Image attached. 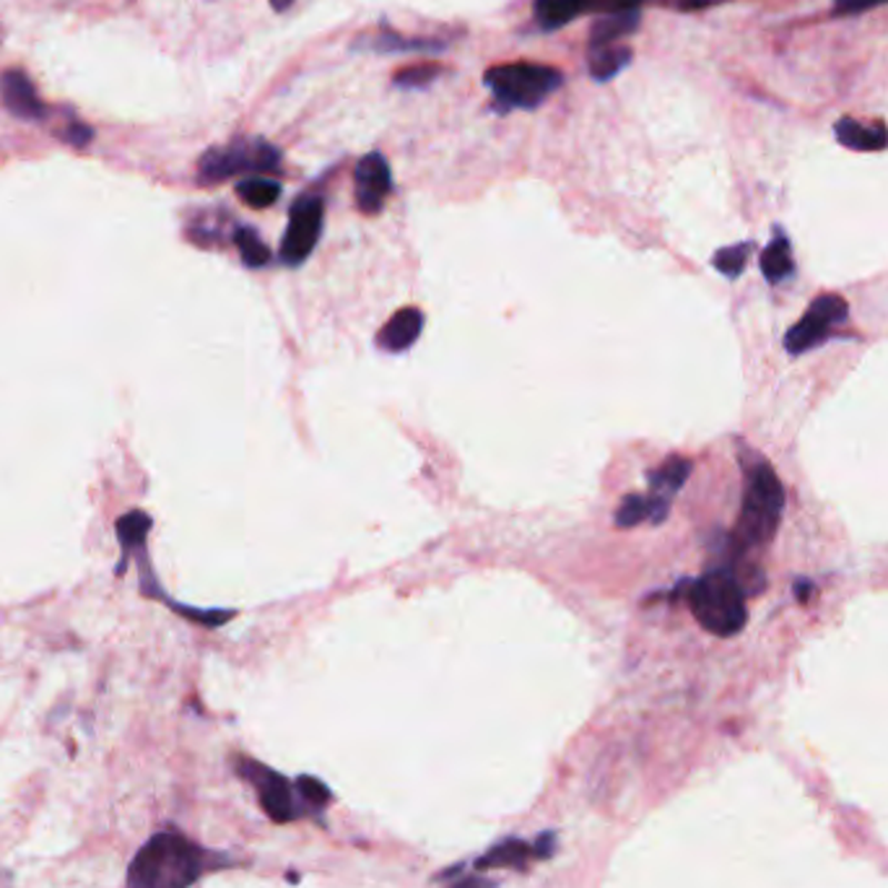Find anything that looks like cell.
<instances>
[{
  "instance_id": "6da1fadb",
  "label": "cell",
  "mask_w": 888,
  "mask_h": 888,
  "mask_svg": "<svg viewBox=\"0 0 888 888\" xmlns=\"http://www.w3.org/2000/svg\"><path fill=\"white\" fill-rule=\"evenodd\" d=\"M219 865V857L177 831H161L138 849L128 870V888H190Z\"/></svg>"
},
{
  "instance_id": "7a4b0ae2",
  "label": "cell",
  "mask_w": 888,
  "mask_h": 888,
  "mask_svg": "<svg viewBox=\"0 0 888 888\" xmlns=\"http://www.w3.org/2000/svg\"><path fill=\"white\" fill-rule=\"evenodd\" d=\"M744 501L736 530L728 538L730 559H746L751 551H761L777 536L785 509V489L775 468L767 460H744Z\"/></svg>"
},
{
  "instance_id": "3957f363",
  "label": "cell",
  "mask_w": 888,
  "mask_h": 888,
  "mask_svg": "<svg viewBox=\"0 0 888 888\" xmlns=\"http://www.w3.org/2000/svg\"><path fill=\"white\" fill-rule=\"evenodd\" d=\"M694 619L715 637H736L748 621L746 592L728 563L709 569L689 590Z\"/></svg>"
},
{
  "instance_id": "277c9868",
  "label": "cell",
  "mask_w": 888,
  "mask_h": 888,
  "mask_svg": "<svg viewBox=\"0 0 888 888\" xmlns=\"http://www.w3.org/2000/svg\"><path fill=\"white\" fill-rule=\"evenodd\" d=\"M483 83L491 91L493 110L507 114L512 110H536L561 89L563 76L551 66L507 63L489 68L483 73Z\"/></svg>"
},
{
  "instance_id": "5b68a950",
  "label": "cell",
  "mask_w": 888,
  "mask_h": 888,
  "mask_svg": "<svg viewBox=\"0 0 888 888\" xmlns=\"http://www.w3.org/2000/svg\"><path fill=\"white\" fill-rule=\"evenodd\" d=\"M281 167V151L262 138H237L229 146L206 151L198 161V182L219 184L237 174H268Z\"/></svg>"
},
{
  "instance_id": "8992f818",
  "label": "cell",
  "mask_w": 888,
  "mask_h": 888,
  "mask_svg": "<svg viewBox=\"0 0 888 888\" xmlns=\"http://www.w3.org/2000/svg\"><path fill=\"white\" fill-rule=\"evenodd\" d=\"M235 769L239 777H245L255 787L260 806L270 816V821L291 824L310 814L302 792H299V785L289 782V779L266 767V764L247 759V756H237Z\"/></svg>"
},
{
  "instance_id": "52a82bcc",
  "label": "cell",
  "mask_w": 888,
  "mask_h": 888,
  "mask_svg": "<svg viewBox=\"0 0 888 888\" xmlns=\"http://www.w3.org/2000/svg\"><path fill=\"white\" fill-rule=\"evenodd\" d=\"M847 315L849 307L839 293H821V297H816V302L808 307L806 315L787 330L785 349L790 351L792 357H800V353L816 349V346L829 341L834 328H839L841 322L847 320Z\"/></svg>"
},
{
  "instance_id": "ba28073f",
  "label": "cell",
  "mask_w": 888,
  "mask_h": 888,
  "mask_svg": "<svg viewBox=\"0 0 888 888\" xmlns=\"http://www.w3.org/2000/svg\"><path fill=\"white\" fill-rule=\"evenodd\" d=\"M322 221H326V203L318 196H305L291 206L289 227L281 242V262L289 268L302 266L318 247Z\"/></svg>"
},
{
  "instance_id": "9c48e42d",
  "label": "cell",
  "mask_w": 888,
  "mask_h": 888,
  "mask_svg": "<svg viewBox=\"0 0 888 888\" xmlns=\"http://www.w3.org/2000/svg\"><path fill=\"white\" fill-rule=\"evenodd\" d=\"M353 188H357V206L361 213L377 216L385 208L392 190V174L388 159L380 151L367 153L353 172Z\"/></svg>"
},
{
  "instance_id": "30bf717a",
  "label": "cell",
  "mask_w": 888,
  "mask_h": 888,
  "mask_svg": "<svg viewBox=\"0 0 888 888\" xmlns=\"http://www.w3.org/2000/svg\"><path fill=\"white\" fill-rule=\"evenodd\" d=\"M691 460L686 458H668L660 468H655L650 473V493H647V507H650V522L660 525L666 522L674 505L676 493L684 489V483L691 476Z\"/></svg>"
},
{
  "instance_id": "8fae6325",
  "label": "cell",
  "mask_w": 888,
  "mask_h": 888,
  "mask_svg": "<svg viewBox=\"0 0 888 888\" xmlns=\"http://www.w3.org/2000/svg\"><path fill=\"white\" fill-rule=\"evenodd\" d=\"M553 855V834H540V839L536 845H528L522 839H507L501 845L491 847L489 852L481 855L476 860V870H493V868H515L525 870L530 860H538V857Z\"/></svg>"
},
{
  "instance_id": "7c38bea8",
  "label": "cell",
  "mask_w": 888,
  "mask_h": 888,
  "mask_svg": "<svg viewBox=\"0 0 888 888\" xmlns=\"http://www.w3.org/2000/svg\"><path fill=\"white\" fill-rule=\"evenodd\" d=\"M0 97L3 104L9 107V112L24 120H44L48 110H44L42 99L37 97L34 83L29 81L24 71H6L0 76Z\"/></svg>"
},
{
  "instance_id": "4fadbf2b",
  "label": "cell",
  "mask_w": 888,
  "mask_h": 888,
  "mask_svg": "<svg viewBox=\"0 0 888 888\" xmlns=\"http://www.w3.org/2000/svg\"><path fill=\"white\" fill-rule=\"evenodd\" d=\"M837 141L849 151H884L888 149L886 122H860L855 118H841L834 126Z\"/></svg>"
},
{
  "instance_id": "5bb4252c",
  "label": "cell",
  "mask_w": 888,
  "mask_h": 888,
  "mask_svg": "<svg viewBox=\"0 0 888 888\" xmlns=\"http://www.w3.org/2000/svg\"><path fill=\"white\" fill-rule=\"evenodd\" d=\"M642 24V9H619L600 13V19L590 29V50L611 48L623 37L635 34Z\"/></svg>"
},
{
  "instance_id": "9a60e30c",
  "label": "cell",
  "mask_w": 888,
  "mask_h": 888,
  "mask_svg": "<svg viewBox=\"0 0 888 888\" xmlns=\"http://www.w3.org/2000/svg\"><path fill=\"white\" fill-rule=\"evenodd\" d=\"M423 330V315L421 310H416V307H406V310H398L392 318L388 320V326H385L380 333H377V343H380V349L385 351H406L411 349V346L419 341Z\"/></svg>"
},
{
  "instance_id": "2e32d148",
  "label": "cell",
  "mask_w": 888,
  "mask_h": 888,
  "mask_svg": "<svg viewBox=\"0 0 888 888\" xmlns=\"http://www.w3.org/2000/svg\"><path fill=\"white\" fill-rule=\"evenodd\" d=\"M582 13H590V0H536L532 3V17L543 32H556Z\"/></svg>"
},
{
  "instance_id": "e0dca14e",
  "label": "cell",
  "mask_w": 888,
  "mask_h": 888,
  "mask_svg": "<svg viewBox=\"0 0 888 888\" xmlns=\"http://www.w3.org/2000/svg\"><path fill=\"white\" fill-rule=\"evenodd\" d=\"M357 48L372 50V52H442L447 48V42L427 40V37H403V34H396V32H388V29H382L380 34L365 37Z\"/></svg>"
},
{
  "instance_id": "ac0fdd59",
  "label": "cell",
  "mask_w": 888,
  "mask_h": 888,
  "mask_svg": "<svg viewBox=\"0 0 888 888\" xmlns=\"http://www.w3.org/2000/svg\"><path fill=\"white\" fill-rule=\"evenodd\" d=\"M761 273L767 276L769 283H782L785 278H790L795 273L790 239H787L779 229L767 250L761 252Z\"/></svg>"
},
{
  "instance_id": "d6986e66",
  "label": "cell",
  "mask_w": 888,
  "mask_h": 888,
  "mask_svg": "<svg viewBox=\"0 0 888 888\" xmlns=\"http://www.w3.org/2000/svg\"><path fill=\"white\" fill-rule=\"evenodd\" d=\"M631 58H635V52L631 48H623V44H611V48H598V50H590V73L596 81H611L619 76L623 68L631 66Z\"/></svg>"
},
{
  "instance_id": "ffe728a7",
  "label": "cell",
  "mask_w": 888,
  "mask_h": 888,
  "mask_svg": "<svg viewBox=\"0 0 888 888\" xmlns=\"http://www.w3.org/2000/svg\"><path fill=\"white\" fill-rule=\"evenodd\" d=\"M237 196L250 208H268L281 198V184L268 177H247L237 184Z\"/></svg>"
},
{
  "instance_id": "44dd1931",
  "label": "cell",
  "mask_w": 888,
  "mask_h": 888,
  "mask_svg": "<svg viewBox=\"0 0 888 888\" xmlns=\"http://www.w3.org/2000/svg\"><path fill=\"white\" fill-rule=\"evenodd\" d=\"M149 530H151V517L146 512H138V509L118 520V538L126 551H138V548H143Z\"/></svg>"
},
{
  "instance_id": "7402d4cb",
  "label": "cell",
  "mask_w": 888,
  "mask_h": 888,
  "mask_svg": "<svg viewBox=\"0 0 888 888\" xmlns=\"http://www.w3.org/2000/svg\"><path fill=\"white\" fill-rule=\"evenodd\" d=\"M235 242L239 247V255H242V262L247 268H262L270 260L268 245L258 237V231H252L250 227L237 229Z\"/></svg>"
},
{
  "instance_id": "603a6c76",
  "label": "cell",
  "mask_w": 888,
  "mask_h": 888,
  "mask_svg": "<svg viewBox=\"0 0 888 888\" xmlns=\"http://www.w3.org/2000/svg\"><path fill=\"white\" fill-rule=\"evenodd\" d=\"M442 73H445L442 66L419 63V66H411V68H403V71H398L396 76H392V83H396L398 89L419 91V89L431 87V83H435Z\"/></svg>"
},
{
  "instance_id": "cb8c5ba5",
  "label": "cell",
  "mask_w": 888,
  "mask_h": 888,
  "mask_svg": "<svg viewBox=\"0 0 888 888\" xmlns=\"http://www.w3.org/2000/svg\"><path fill=\"white\" fill-rule=\"evenodd\" d=\"M754 250V242H740V245H732V247H725V250H717L715 252V268L720 270L722 276L728 278H738L744 273L746 262H748V255Z\"/></svg>"
},
{
  "instance_id": "d4e9b609",
  "label": "cell",
  "mask_w": 888,
  "mask_h": 888,
  "mask_svg": "<svg viewBox=\"0 0 888 888\" xmlns=\"http://www.w3.org/2000/svg\"><path fill=\"white\" fill-rule=\"evenodd\" d=\"M645 520H650L647 497H642V493H629V497H623L619 509H616V525L627 530V528H637V525Z\"/></svg>"
},
{
  "instance_id": "484cf974",
  "label": "cell",
  "mask_w": 888,
  "mask_h": 888,
  "mask_svg": "<svg viewBox=\"0 0 888 888\" xmlns=\"http://www.w3.org/2000/svg\"><path fill=\"white\" fill-rule=\"evenodd\" d=\"M299 785V792H302V798L307 802V808H310V814H318V810H326V806L330 800H333V795L326 785L320 782V779L315 777H299L297 779Z\"/></svg>"
},
{
  "instance_id": "4316f807",
  "label": "cell",
  "mask_w": 888,
  "mask_h": 888,
  "mask_svg": "<svg viewBox=\"0 0 888 888\" xmlns=\"http://www.w3.org/2000/svg\"><path fill=\"white\" fill-rule=\"evenodd\" d=\"M662 6V9H670V11H681V13H691V11H705V9H715V6H722V3H732V0H639V6Z\"/></svg>"
},
{
  "instance_id": "83f0119b",
  "label": "cell",
  "mask_w": 888,
  "mask_h": 888,
  "mask_svg": "<svg viewBox=\"0 0 888 888\" xmlns=\"http://www.w3.org/2000/svg\"><path fill=\"white\" fill-rule=\"evenodd\" d=\"M888 0H834V17H857V13L880 9Z\"/></svg>"
},
{
  "instance_id": "f1b7e54d",
  "label": "cell",
  "mask_w": 888,
  "mask_h": 888,
  "mask_svg": "<svg viewBox=\"0 0 888 888\" xmlns=\"http://www.w3.org/2000/svg\"><path fill=\"white\" fill-rule=\"evenodd\" d=\"M63 138L73 146V149H87L91 138H94V130H91L87 122H71V126L63 130Z\"/></svg>"
},
{
  "instance_id": "f546056e",
  "label": "cell",
  "mask_w": 888,
  "mask_h": 888,
  "mask_svg": "<svg viewBox=\"0 0 888 888\" xmlns=\"http://www.w3.org/2000/svg\"><path fill=\"white\" fill-rule=\"evenodd\" d=\"M452 888H493V884H489V880H483L481 876H470V878L458 880V884H455Z\"/></svg>"
},
{
  "instance_id": "4dcf8cb0",
  "label": "cell",
  "mask_w": 888,
  "mask_h": 888,
  "mask_svg": "<svg viewBox=\"0 0 888 888\" xmlns=\"http://www.w3.org/2000/svg\"><path fill=\"white\" fill-rule=\"evenodd\" d=\"M795 596H798L800 603H806V600L814 596V585L806 582V579H800V582L795 585Z\"/></svg>"
},
{
  "instance_id": "1f68e13d",
  "label": "cell",
  "mask_w": 888,
  "mask_h": 888,
  "mask_svg": "<svg viewBox=\"0 0 888 888\" xmlns=\"http://www.w3.org/2000/svg\"><path fill=\"white\" fill-rule=\"evenodd\" d=\"M293 0H270V6H273V11H286Z\"/></svg>"
}]
</instances>
